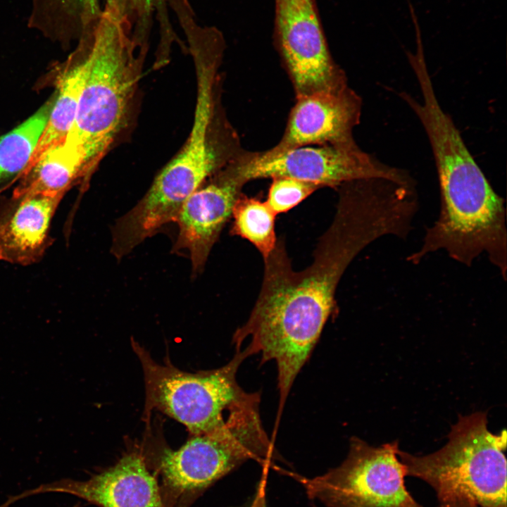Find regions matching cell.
<instances>
[{
    "label": "cell",
    "mask_w": 507,
    "mask_h": 507,
    "mask_svg": "<svg viewBox=\"0 0 507 507\" xmlns=\"http://www.w3.org/2000/svg\"><path fill=\"white\" fill-rule=\"evenodd\" d=\"M335 215L320 238L310 265L295 271L284 244L277 242L264 260L261 288L247 321L233 344L274 361L279 408L310 358L330 318L338 313L336 290L354 258L374 241L388 235L405 239L412 228L410 209L388 185L358 180L338 187Z\"/></svg>",
    "instance_id": "1"
},
{
    "label": "cell",
    "mask_w": 507,
    "mask_h": 507,
    "mask_svg": "<svg viewBox=\"0 0 507 507\" xmlns=\"http://www.w3.org/2000/svg\"><path fill=\"white\" fill-rule=\"evenodd\" d=\"M411 110L429 139L441 204L437 219L427 228L419 249L409 254L406 261L416 265L428 254L444 251L451 258L469 267L486 254L506 281L504 199L492 188L434 93H427L421 101L413 103Z\"/></svg>",
    "instance_id": "2"
},
{
    "label": "cell",
    "mask_w": 507,
    "mask_h": 507,
    "mask_svg": "<svg viewBox=\"0 0 507 507\" xmlns=\"http://www.w3.org/2000/svg\"><path fill=\"white\" fill-rule=\"evenodd\" d=\"M80 37L87 49V75L66 138L82 149L92 172L123 126L147 44L134 35L130 0H105Z\"/></svg>",
    "instance_id": "3"
},
{
    "label": "cell",
    "mask_w": 507,
    "mask_h": 507,
    "mask_svg": "<svg viewBox=\"0 0 507 507\" xmlns=\"http://www.w3.org/2000/svg\"><path fill=\"white\" fill-rule=\"evenodd\" d=\"M187 41L196 76L192 127L180 151L161 170L137 204L141 216L155 226L175 221L189 196L242 153L223 151L212 134L218 71L225 42L212 32H194Z\"/></svg>",
    "instance_id": "4"
},
{
    "label": "cell",
    "mask_w": 507,
    "mask_h": 507,
    "mask_svg": "<svg viewBox=\"0 0 507 507\" xmlns=\"http://www.w3.org/2000/svg\"><path fill=\"white\" fill-rule=\"evenodd\" d=\"M439 450L415 456L398 450L407 476L419 478L438 499L463 496L479 507H506V432L487 429V413L460 416Z\"/></svg>",
    "instance_id": "5"
},
{
    "label": "cell",
    "mask_w": 507,
    "mask_h": 507,
    "mask_svg": "<svg viewBox=\"0 0 507 507\" xmlns=\"http://www.w3.org/2000/svg\"><path fill=\"white\" fill-rule=\"evenodd\" d=\"M131 345L143 370L145 415L158 410L196 435L220 429L232 414L260 405V394L245 392L237 380L240 365L251 356L245 346L236 347L233 358L220 368L189 373L169 361L157 363L132 339Z\"/></svg>",
    "instance_id": "6"
},
{
    "label": "cell",
    "mask_w": 507,
    "mask_h": 507,
    "mask_svg": "<svg viewBox=\"0 0 507 507\" xmlns=\"http://www.w3.org/2000/svg\"><path fill=\"white\" fill-rule=\"evenodd\" d=\"M275 449L259 413L231 416L213 432L192 435L177 450L165 449L157 472L168 507H185L215 481L242 463H270Z\"/></svg>",
    "instance_id": "7"
},
{
    "label": "cell",
    "mask_w": 507,
    "mask_h": 507,
    "mask_svg": "<svg viewBox=\"0 0 507 507\" xmlns=\"http://www.w3.org/2000/svg\"><path fill=\"white\" fill-rule=\"evenodd\" d=\"M399 449L398 441L373 446L353 437L340 465L299 481L311 498L328 507H423L406 487Z\"/></svg>",
    "instance_id": "8"
},
{
    "label": "cell",
    "mask_w": 507,
    "mask_h": 507,
    "mask_svg": "<svg viewBox=\"0 0 507 507\" xmlns=\"http://www.w3.org/2000/svg\"><path fill=\"white\" fill-rule=\"evenodd\" d=\"M242 180L288 177L337 188L353 180L384 178L408 185L415 182L404 170L382 163L356 143L300 146L278 154L244 152L234 161Z\"/></svg>",
    "instance_id": "9"
},
{
    "label": "cell",
    "mask_w": 507,
    "mask_h": 507,
    "mask_svg": "<svg viewBox=\"0 0 507 507\" xmlns=\"http://www.w3.org/2000/svg\"><path fill=\"white\" fill-rule=\"evenodd\" d=\"M275 1V42L296 98L347 86L328 49L315 1Z\"/></svg>",
    "instance_id": "10"
},
{
    "label": "cell",
    "mask_w": 507,
    "mask_h": 507,
    "mask_svg": "<svg viewBox=\"0 0 507 507\" xmlns=\"http://www.w3.org/2000/svg\"><path fill=\"white\" fill-rule=\"evenodd\" d=\"M43 493L68 494L99 507H168L156 475L136 451L125 454L113 466L87 480L61 479L44 484L9 497L5 504Z\"/></svg>",
    "instance_id": "11"
},
{
    "label": "cell",
    "mask_w": 507,
    "mask_h": 507,
    "mask_svg": "<svg viewBox=\"0 0 507 507\" xmlns=\"http://www.w3.org/2000/svg\"><path fill=\"white\" fill-rule=\"evenodd\" d=\"M296 99L282 138L265 151L267 153L278 154L304 146L356 142L353 130L360 123L362 101L349 85Z\"/></svg>",
    "instance_id": "12"
},
{
    "label": "cell",
    "mask_w": 507,
    "mask_h": 507,
    "mask_svg": "<svg viewBox=\"0 0 507 507\" xmlns=\"http://www.w3.org/2000/svg\"><path fill=\"white\" fill-rule=\"evenodd\" d=\"M233 160L211 175L207 184L189 196L176 219L179 232L174 250L187 251L194 273L202 270L242 193L245 184L237 173Z\"/></svg>",
    "instance_id": "13"
},
{
    "label": "cell",
    "mask_w": 507,
    "mask_h": 507,
    "mask_svg": "<svg viewBox=\"0 0 507 507\" xmlns=\"http://www.w3.org/2000/svg\"><path fill=\"white\" fill-rule=\"evenodd\" d=\"M64 194L12 195L0 205V260L38 262L53 242L51 219Z\"/></svg>",
    "instance_id": "14"
},
{
    "label": "cell",
    "mask_w": 507,
    "mask_h": 507,
    "mask_svg": "<svg viewBox=\"0 0 507 507\" xmlns=\"http://www.w3.org/2000/svg\"><path fill=\"white\" fill-rule=\"evenodd\" d=\"M20 176L13 196L65 194L80 180L84 182V178L89 177L83 150L66 138L43 151Z\"/></svg>",
    "instance_id": "15"
},
{
    "label": "cell",
    "mask_w": 507,
    "mask_h": 507,
    "mask_svg": "<svg viewBox=\"0 0 507 507\" xmlns=\"http://www.w3.org/2000/svg\"><path fill=\"white\" fill-rule=\"evenodd\" d=\"M71 62L59 79L46 125L23 172L28 170L46 149L65 140L75 120L87 69L86 45L81 38Z\"/></svg>",
    "instance_id": "16"
},
{
    "label": "cell",
    "mask_w": 507,
    "mask_h": 507,
    "mask_svg": "<svg viewBox=\"0 0 507 507\" xmlns=\"http://www.w3.org/2000/svg\"><path fill=\"white\" fill-rule=\"evenodd\" d=\"M55 96L24 122L0 137V183L21 175L27 168L46 125Z\"/></svg>",
    "instance_id": "17"
},
{
    "label": "cell",
    "mask_w": 507,
    "mask_h": 507,
    "mask_svg": "<svg viewBox=\"0 0 507 507\" xmlns=\"http://www.w3.org/2000/svg\"><path fill=\"white\" fill-rule=\"evenodd\" d=\"M276 215L266 201L242 193L232 208L231 234L248 240L265 258L277 242L275 230Z\"/></svg>",
    "instance_id": "18"
},
{
    "label": "cell",
    "mask_w": 507,
    "mask_h": 507,
    "mask_svg": "<svg viewBox=\"0 0 507 507\" xmlns=\"http://www.w3.org/2000/svg\"><path fill=\"white\" fill-rule=\"evenodd\" d=\"M320 188L315 184L292 177H273L265 201L278 215L289 211Z\"/></svg>",
    "instance_id": "19"
},
{
    "label": "cell",
    "mask_w": 507,
    "mask_h": 507,
    "mask_svg": "<svg viewBox=\"0 0 507 507\" xmlns=\"http://www.w3.org/2000/svg\"><path fill=\"white\" fill-rule=\"evenodd\" d=\"M437 507H479L470 499L463 496H453L439 500Z\"/></svg>",
    "instance_id": "20"
},
{
    "label": "cell",
    "mask_w": 507,
    "mask_h": 507,
    "mask_svg": "<svg viewBox=\"0 0 507 507\" xmlns=\"http://www.w3.org/2000/svg\"><path fill=\"white\" fill-rule=\"evenodd\" d=\"M256 507H264V503H263V502H261V501L260 499H258V500H257Z\"/></svg>",
    "instance_id": "21"
},
{
    "label": "cell",
    "mask_w": 507,
    "mask_h": 507,
    "mask_svg": "<svg viewBox=\"0 0 507 507\" xmlns=\"http://www.w3.org/2000/svg\"><path fill=\"white\" fill-rule=\"evenodd\" d=\"M73 507H80V504H76V505L73 506Z\"/></svg>",
    "instance_id": "22"
},
{
    "label": "cell",
    "mask_w": 507,
    "mask_h": 507,
    "mask_svg": "<svg viewBox=\"0 0 507 507\" xmlns=\"http://www.w3.org/2000/svg\"><path fill=\"white\" fill-rule=\"evenodd\" d=\"M6 187H4V188H3L2 189H6ZM1 192V189H0V192Z\"/></svg>",
    "instance_id": "23"
}]
</instances>
